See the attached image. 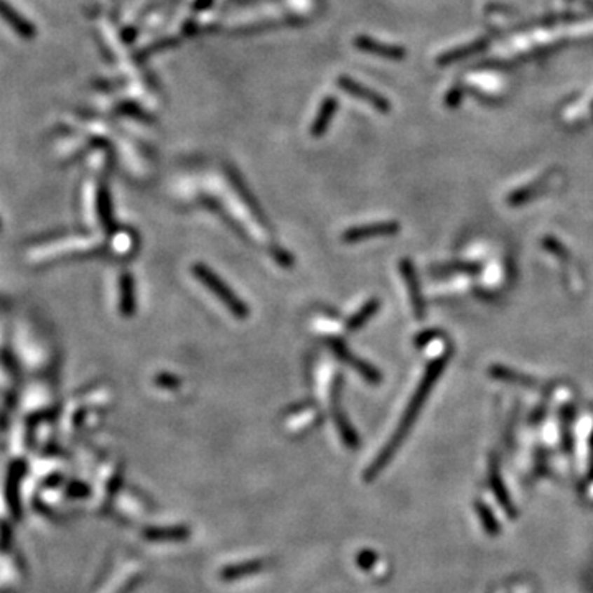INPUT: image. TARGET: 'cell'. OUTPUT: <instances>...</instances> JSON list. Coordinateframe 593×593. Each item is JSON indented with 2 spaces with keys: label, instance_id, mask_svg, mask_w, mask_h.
Listing matches in <instances>:
<instances>
[{
  "label": "cell",
  "instance_id": "1",
  "mask_svg": "<svg viewBox=\"0 0 593 593\" xmlns=\"http://www.w3.org/2000/svg\"><path fill=\"white\" fill-rule=\"evenodd\" d=\"M449 357L450 356L445 353V355H442V357L435 360L430 366H428L425 376H423V379L421 381V384H418L416 394L412 395L411 402H409L406 412H404L397 430L394 432L393 439L388 442V445H386L383 451H381V454L378 455V458L374 460V463L368 468V472H366V479H373L376 475H378L381 470H383L386 465L389 463L395 451H397L399 447H401L404 439H406V435L409 434V430L412 428L414 422H416V418L418 417V414H421V409L423 406V402L427 401L428 393H430L432 388H434L437 379H439L442 371H444L447 361H449Z\"/></svg>",
  "mask_w": 593,
  "mask_h": 593
},
{
  "label": "cell",
  "instance_id": "2",
  "mask_svg": "<svg viewBox=\"0 0 593 593\" xmlns=\"http://www.w3.org/2000/svg\"><path fill=\"white\" fill-rule=\"evenodd\" d=\"M193 272H195L196 279H200L203 284L208 287V289L213 292V294L218 296V299L223 302L226 307L229 308V312L236 315L238 318H244L247 315V307L244 302L239 299L238 295H234L228 285L224 284L223 280L219 279L218 275L214 274L213 271L208 269V267L203 266V264H196L193 267Z\"/></svg>",
  "mask_w": 593,
  "mask_h": 593
},
{
  "label": "cell",
  "instance_id": "3",
  "mask_svg": "<svg viewBox=\"0 0 593 593\" xmlns=\"http://www.w3.org/2000/svg\"><path fill=\"white\" fill-rule=\"evenodd\" d=\"M399 231L397 223H376L369 226H361V228H353L343 234V239L346 243H360L364 239L386 236V234H394Z\"/></svg>",
  "mask_w": 593,
  "mask_h": 593
},
{
  "label": "cell",
  "instance_id": "4",
  "mask_svg": "<svg viewBox=\"0 0 593 593\" xmlns=\"http://www.w3.org/2000/svg\"><path fill=\"white\" fill-rule=\"evenodd\" d=\"M401 269H402L404 279H406L407 285H409V290H411V299H412L414 312H416L417 318L421 320V318H423V313H425V310H423V299H422V295H421V290H418V282H417L416 272H414L412 264L409 262V261H402Z\"/></svg>",
  "mask_w": 593,
  "mask_h": 593
},
{
  "label": "cell",
  "instance_id": "5",
  "mask_svg": "<svg viewBox=\"0 0 593 593\" xmlns=\"http://www.w3.org/2000/svg\"><path fill=\"white\" fill-rule=\"evenodd\" d=\"M333 350L336 351V355L340 356L341 360H345V361L348 362V364H351L353 368H356V371H360V373H361L362 376H364L366 379H369L371 383H378V381L381 379V376H379L378 371L371 368V366L366 364V362H362V361H360V360H356V357L353 356L351 353L346 350V348H345V345H343V343L333 341Z\"/></svg>",
  "mask_w": 593,
  "mask_h": 593
},
{
  "label": "cell",
  "instance_id": "6",
  "mask_svg": "<svg viewBox=\"0 0 593 593\" xmlns=\"http://www.w3.org/2000/svg\"><path fill=\"white\" fill-rule=\"evenodd\" d=\"M489 482H491V486L494 489V493H496L498 500H500V503H503V506L506 507L507 512H512L511 506H510V498H507V494L505 491V484H503V482H501L500 470H498L496 460H491V467H489Z\"/></svg>",
  "mask_w": 593,
  "mask_h": 593
},
{
  "label": "cell",
  "instance_id": "7",
  "mask_svg": "<svg viewBox=\"0 0 593 593\" xmlns=\"http://www.w3.org/2000/svg\"><path fill=\"white\" fill-rule=\"evenodd\" d=\"M335 421H336L338 430H340V434H341V439L345 440V444L350 447V449H355V447H357V435H356L355 428L350 425V422H348L345 414H343L340 409H336V411H335Z\"/></svg>",
  "mask_w": 593,
  "mask_h": 593
},
{
  "label": "cell",
  "instance_id": "8",
  "mask_svg": "<svg viewBox=\"0 0 593 593\" xmlns=\"http://www.w3.org/2000/svg\"><path fill=\"white\" fill-rule=\"evenodd\" d=\"M135 308V295H134V280L130 275L122 277V312L124 315L134 313Z\"/></svg>",
  "mask_w": 593,
  "mask_h": 593
},
{
  "label": "cell",
  "instance_id": "9",
  "mask_svg": "<svg viewBox=\"0 0 593 593\" xmlns=\"http://www.w3.org/2000/svg\"><path fill=\"white\" fill-rule=\"evenodd\" d=\"M264 568V562L262 560H256V562H246L243 564V566L239 567H231L228 571L223 572V577L224 578H236V577H244V575H249V573H256V572H261Z\"/></svg>",
  "mask_w": 593,
  "mask_h": 593
},
{
  "label": "cell",
  "instance_id": "10",
  "mask_svg": "<svg viewBox=\"0 0 593 593\" xmlns=\"http://www.w3.org/2000/svg\"><path fill=\"white\" fill-rule=\"evenodd\" d=\"M378 302H376V300H371V302H368L364 305V307H362L360 312H357L355 317H353L350 322H348V328L350 329H356V328H360L361 325H364V322L368 318H371V315H373L376 310H378Z\"/></svg>",
  "mask_w": 593,
  "mask_h": 593
},
{
  "label": "cell",
  "instance_id": "11",
  "mask_svg": "<svg viewBox=\"0 0 593 593\" xmlns=\"http://www.w3.org/2000/svg\"><path fill=\"white\" fill-rule=\"evenodd\" d=\"M491 374L496 376V378H500V379L503 378V379H507V381H514L516 384H522V386H526V388H538V389L543 388L540 384L533 383V381H531L529 378H524V376H519L516 373H510V371H506L505 368H493Z\"/></svg>",
  "mask_w": 593,
  "mask_h": 593
},
{
  "label": "cell",
  "instance_id": "12",
  "mask_svg": "<svg viewBox=\"0 0 593 593\" xmlns=\"http://www.w3.org/2000/svg\"><path fill=\"white\" fill-rule=\"evenodd\" d=\"M479 267L478 266H473V264H461V266H456V267H451V266H445V267H439L437 272H442V274H445V272H455V271H461V272H475L478 271Z\"/></svg>",
  "mask_w": 593,
  "mask_h": 593
},
{
  "label": "cell",
  "instance_id": "13",
  "mask_svg": "<svg viewBox=\"0 0 593 593\" xmlns=\"http://www.w3.org/2000/svg\"><path fill=\"white\" fill-rule=\"evenodd\" d=\"M478 510H479V512H482V517L484 521V526H486V529L493 531V527H496V522L493 521L491 512H489V510H486V507L482 506V505H478Z\"/></svg>",
  "mask_w": 593,
  "mask_h": 593
}]
</instances>
